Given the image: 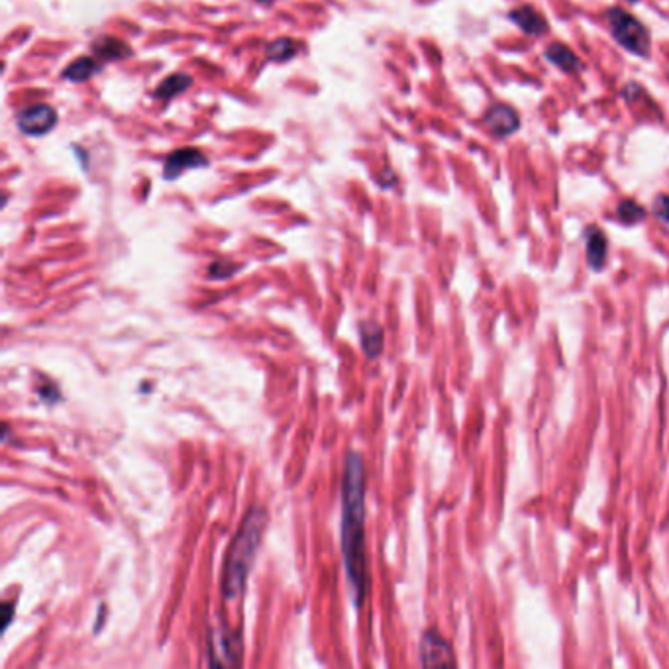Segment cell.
I'll return each instance as SVG.
<instances>
[{"label": "cell", "mask_w": 669, "mask_h": 669, "mask_svg": "<svg viewBox=\"0 0 669 669\" xmlns=\"http://www.w3.org/2000/svg\"><path fill=\"white\" fill-rule=\"evenodd\" d=\"M258 3H261V5H273L275 0H258Z\"/></svg>", "instance_id": "21"}, {"label": "cell", "mask_w": 669, "mask_h": 669, "mask_svg": "<svg viewBox=\"0 0 669 669\" xmlns=\"http://www.w3.org/2000/svg\"><path fill=\"white\" fill-rule=\"evenodd\" d=\"M483 122L487 126V130L495 137H499V140L516 134L521 128L519 112L504 103H495L493 106H489Z\"/></svg>", "instance_id": "7"}, {"label": "cell", "mask_w": 669, "mask_h": 669, "mask_svg": "<svg viewBox=\"0 0 669 669\" xmlns=\"http://www.w3.org/2000/svg\"><path fill=\"white\" fill-rule=\"evenodd\" d=\"M607 22L614 42L623 46L628 54L638 57H648L652 49V37L648 28L624 8H609Z\"/></svg>", "instance_id": "3"}, {"label": "cell", "mask_w": 669, "mask_h": 669, "mask_svg": "<svg viewBox=\"0 0 669 669\" xmlns=\"http://www.w3.org/2000/svg\"><path fill=\"white\" fill-rule=\"evenodd\" d=\"M628 3H638V0H628Z\"/></svg>", "instance_id": "22"}, {"label": "cell", "mask_w": 669, "mask_h": 669, "mask_svg": "<svg viewBox=\"0 0 669 669\" xmlns=\"http://www.w3.org/2000/svg\"><path fill=\"white\" fill-rule=\"evenodd\" d=\"M234 271H236L234 265L226 261H217L214 265H210V277H222V279H226V277H230Z\"/></svg>", "instance_id": "19"}, {"label": "cell", "mask_w": 669, "mask_h": 669, "mask_svg": "<svg viewBox=\"0 0 669 669\" xmlns=\"http://www.w3.org/2000/svg\"><path fill=\"white\" fill-rule=\"evenodd\" d=\"M205 166H208V161L203 151H198L195 147H183L167 156L163 175H166V179H179L187 169H198Z\"/></svg>", "instance_id": "8"}, {"label": "cell", "mask_w": 669, "mask_h": 669, "mask_svg": "<svg viewBox=\"0 0 669 669\" xmlns=\"http://www.w3.org/2000/svg\"><path fill=\"white\" fill-rule=\"evenodd\" d=\"M585 249H587V263L593 271H601L607 263L609 254V239L599 226H589L585 230Z\"/></svg>", "instance_id": "10"}, {"label": "cell", "mask_w": 669, "mask_h": 669, "mask_svg": "<svg viewBox=\"0 0 669 669\" xmlns=\"http://www.w3.org/2000/svg\"><path fill=\"white\" fill-rule=\"evenodd\" d=\"M509 18L526 35H532V37L544 35L548 32V28H550V24H548L546 16L540 15V12L534 6H530V5H522L519 8H512L509 12Z\"/></svg>", "instance_id": "9"}, {"label": "cell", "mask_w": 669, "mask_h": 669, "mask_svg": "<svg viewBox=\"0 0 669 669\" xmlns=\"http://www.w3.org/2000/svg\"><path fill=\"white\" fill-rule=\"evenodd\" d=\"M361 348L365 351V356L368 358H377L379 353H381L383 350V330L381 326L379 324H373V322H368V324H361Z\"/></svg>", "instance_id": "14"}, {"label": "cell", "mask_w": 669, "mask_h": 669, "mask_svg": "<svg viewBox=\"0 0 669 669\" xmlns=\"http://www.w3.org/2000/svg\"><path fill=\"white\" fill-rule=\"evenodd\" d=\"M12 614H15V607H12V603H6V604H5V614H3V626H5V628L10 624Z\"/></svg>", "instance_id": "20"}, {"label": "cell", "mask_w": 669, "mask_h": 669, "mask_svg": "<svg viewBox=\"0 0 669 669\" xmlns=\"http://www.w3.org/2000/svg\"><path fill=\"white\" fill-rule=\"evenodd\" d=\"M268 59L269 61H291L299 54V44L291 37H279L268 46Z\"/></svg>", "instance_id": "16"}, {"label": "cell", "mask_w": 669, "mask_h": 669, "mask_svg": "<svg viewBox=\"0 0 669 669\" xmlns=\"http://www.w3.org/2000/svg\"><path fill=\"white\" fill-rule=\"evenodd\" d=\"M616 214H618V218H621L624 224H638V222H642L644 218L648 217L646 208H644L640 203H636V200H633V198L621 200V205L616 207Z\"/></svg>", "instance_id": "17"}, {"label": "cell", "mask_w": 669, "mask_h": 669, "mask_svg": "<svg viewBox=\"0 0 669 669\" xmlns=\"http://www.w3.org/2000/svg\"><path fill=\"white\" fill-rule=\"evenodd\" d=\"M191 85H193L191 75H187V73H175V75H169V77L156 88V96L157 98H163V100L173 98V96H179Z\"/></svg>", "instance_id": "15"}, {"label": "cell", "mask_w": 669, "mask_h": 669, "mask_svg": "<svg viewBox=\"0 0 669 669\" xmlns=\"http://www.w3.org/2000/svg\"><path fill=\"white\" fill-rule=\"evenodd\" d=\"M208 655L212 665H239L242 662V640L232 630L218 626L208 638Z\"/></svg>", "instance_id": "4"}, {"label": "cell", "mask_w": 669, "mask_h": 669, "mask_svg": "<svg viewBox=\"0 0 669 669\" xmlns=\"http://www.w3.org/2000/svg\"><path fill=\"white\" fill-rule=\"evenodd\" d=\"M421 664L426 667L456 665L450 642L436 630H428L421 640Z\"/></svg>", "instance_id": "6"}, {"label": "cell", "mask_w": 669, "mask_h": 669, "mask_svg": "<svg viewBox=\"0 0 669 669\" xmlns=\"http://www.w3.org/2000/svg\"><path fill=\"white\" fill-rule=\"evenodd\" d=\"M654 212L664 224L669 226V195H658L654 200Z\"/></svg>", "instance_id": "18"}, {"label": "cell", "mask_w": 669, "mask_h": 669, "mask_svg": "<svg viewBox=\"0 0 669 669\" xmlns=\"http://www.w3.org/2000/svg\"><path fill=\"white\" fill-rule=\"evenodd\" d=\"M265 524H268V512L261 507L249 509L246 519L239 524L230 550L226 553L222 570V593L226 599H236L244 591L249 570L254 565V558L261 544Z\"/></svg>", "instance_id": "2"}, {"label": "cell", "mask_w": 669, "mask_h": 669, "mask_svg": "<svg viewBox=\"0 0 669 669\" xmlns=\"http://www.w3.org/2000/svg\"><path fill=\"white\" fill-rule=\"evenodd\" d=\"M544 56L550 63H553V66L562 69L563 73H579L583 69L582 59H579L572 49L563 44H550Z\"/></svg>", "instance_id": "11"}, {"label": "cell", "mask_w": 669, "mask_h": 669, "mask_svg": "<svg viewBox=\"0 0 669 669\" xmlns=\"http://www.w3.org/2000/svg\"><path fill=\"white\" fill-rule=\"evenodd\" d=\"M93 52L98 59H105V61H118V59L132 56L130 47L124 42L117 40V37H103V40H98L93 46Z\"/></svg>", "instance_id": "12"}, {"label": "cell", "mask_w": 669, "mask_h": 669, "mask_svg": "<svg viewBox=\"0 0 669 669\" xmlns=\"http://www.w3.org/2000/svg\"><path fill=\"white\" fill-rule=\"evenodd\" d=\"M98 69L100 66L95 57H79L63 71V79H67L71 83H85L91 79L95 73H98Z\"/></svg>", "instance_id": "13"}, {"label": "cell", "mask_w": 669, "mask_h": 669, "mask_svg": "<svg viewBox=\"0 0 669 669\" xmlns=\"http://www.w3.org/2000/svg\"><path fill=\"white\" fill-rule=\"evenodd\" d=\"M16 124L22 134L46 136L47 132H52L56 128L57 112L54 106H49V105H34L20 112Z\"/></svg>", "instance_id": "5"}, {"label": "cell", "mask_w": 669, "mask_h": 669, "mask_svg": "<svg viewBox=\"0 0 669 669\" xmlns=\"http://www.w3.org/2000/svg\"><path fill=\"white\" fill-rule=\"evenodd\" d=\"M342 552L344 565L356 603L361 604L368 591V560H365V465L360 453L350 451L342 479Z\"/></svg>", "instance_id": "1"}]
</instances>
